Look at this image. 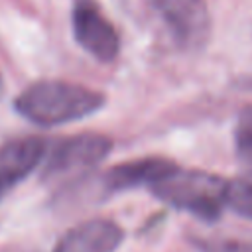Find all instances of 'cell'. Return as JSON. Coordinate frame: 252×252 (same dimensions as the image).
<instances>
[{"label": "cell", "mask_w": 252, "mask_h": 252, "mask_svg": "<svg viewBox=\"0 0 252 252\" xmlns=\"http://www.w3.org/2000/svg\"><path fill=\"white\" fill-rule=\"evenodd\" d=\"M104 102L106 96L96 89L43 79L32 83L14 98V110L37 126H59L98 112Z\"/></svg>", "instance_id": "6da1fadb"}, {"label": "cell", "mask_w": 252, "mask_h": 252, "mask_svg": "<svg viewBox=\"0 0 252 252\" xmlns=\"http://www.w3.org/2000/svg\"><path fill=\"white\" fill-rule=\"evenodd\" d=\"M228 181L201 169L175 167L150 187V191L173 209L191 213L193 217L213 222L219 220L226 207Z\"/></svg>", "instance_id": "7a4b0ae2"}, {"label": "cell", "mask_w": 252, "mask_h": 252, "mask_svg": "<svg viewBox=\"0 0 252 252\" xmlns=\"http://www.w3.org/2000/svg\"><path fill=\"white\" fill-rule=\"evenodd\" d=\"M112 150V140L98 132H85L55 142L45 154L43 179H61L85 169H91L106 159Z\"/></svg>", "instance_id": "3957f363"}, {"label": "cell", "mask_w": 252, "mask_h": 252, "mask_svg": "<svg viewBox=\"0 0 252 252\" xmlns=\"http://www.w3.org/2000/svg\"><path fill=\"white\" fill-rule=\"evenodd\" d=\"M71 26L77 43L96 61L110 63L120 51V35L96 0H73Z\"/></svg>", "instance_id": "277c9868"}, {"label": "cell", "mask_w": 252, "mask_h": 252, "mask_svg": "<svg viewBox=\"0 0 252 252\" xmlns=\"http://www.w3.org/2000/svg\"><path fill=\"white\" fill-rule=\"evenodd\" d=\"M173 39L187 51L201 49L211 35V14L205 0H154Z\"/></svg>", "instance_id": "5b68a950"}, {"label": "cell", "mask_w": 252, "mask_h": 252, "mask_svg": "<svg viewBox=\"0 0 252 252\" xmlns=\"http://www.w3.org/2000/svg\"><path fill=\"white\" fill-rule=\"evenodd\" d=\"M47 154V144L37 136L8 140L0 146V199L22 179H26Z\"/></svg>", "instance_id": "8992f818"}, {"label": "cell", "mask_w": 252, "mask_h": 252, "mask_svg": "<svg viewBox=\"0 0 252 252\" xmlns=\"http://www.w3.org/2000/svg\"><path fill=\"white\" fill-rule=\"evenodd\" d=\"M177 167L175 161L161 156H148L130 161H122L102 175V185L108 193H120L136 187H152L161 177Z\"/></svg>", "instance_id": "52a82bcc"}, {"label": "cell", "mask_w": 252, "mask_h": 252, "mask_svg": "<svg viewBox=\"0 0 252 252\" xmlns=\"http://www.w3.org/2000/svg\"><path fill=\"white\" fill-rule=\"evenodd\" d=\"M124 230L110 219H89L63 234L53 252H116Z\"/></svg>", "instance_id": "ba28073f"}, {"label": "cell", "mask_w": 252, "mask_h": 252, "mask_svg": "<svg viewBox=\"0 0 252 252\" xmlns=\"http://www.w3.org/2000/svg\"><path fill=\"white\" fill-rule=\"evenodd\" d=\"M226 207L252 219V179H232L226 187Z\"/></svg>", "instance_id": "9c48e42d"}, {"label": "cell", "mask_w": 252, "mask_h": 252, "mask_svg": "<svg viewBox=\"0 0 252 252\" xmlns=\"http://www.w3.org/2000/svg\"><path fill=\"white\" fill-rule=\"evenodd\" d=\"M199 252H252V236H215L193 238Z\"/></svg>", "instance_id": "30bf717a"}, {"label": "cell", "mask_w": 252, "mask_h": 252, "mask_svg": "<svg viewBox=\"0 0 252 252\" xmlns=\"http://www.w3.org/2000/svg\"><path fill=\"white\" fill-rule=\"evenodd\" d=\"M234 148L242 159L252 161V104H248L236 118Z\"/></svg>", "instance_id": "8fae6325"}, {"label": "cell", "mask_w": 252, "mask_h": 252, "mask_svg": "<svg viewBox=\"0 0 252 252\" xmlns=\"http://www.w3.org/2000/svg\"><path fill=\"white\" fill-rule=\"evenodd\" d=\"M2 252H30V250H22V248H16V246H12V248H6V250H2Z\"/></svg>", "instance_id": "7c38bea8"}, {"label": "cell", "mask_w": 252, "mask_h": 252, "mask_svg": "<svg viewBox=\"0 0 252 252\" xmlns=\"http://www.w3.org/2000/svg\"><path fill=\"white\" fill-rule=\"evenodd\" d=\"M4 94V81H2V75H0V96Z\"/></svg>", "instance_id": "4fadbf2b"}]
</instances>
